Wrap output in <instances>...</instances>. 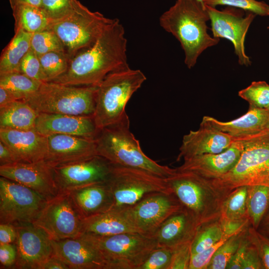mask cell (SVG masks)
I'll return each instance as SVG.
<instances>
[{
    "label": "cell",
    "mask_w": 269,
    "mask_h": 269,
    "mask_svg": "<svg viewBox=\"0 0 269 269\" xmlns=\"http://www.w3.org/2000/svg\"><path fill=\"white\" fill-rule=\"evenodd\" d=\"M125 29L115 18L90 47L70 59L67 71L51 81L73 86H98L110 73L129 68Z\"/></svg>",
    "instance_id": "obj_1"
},
{
    "label": "cell",
    "mask_w": 269,
    "mask_h": 269,
    "mask_svg": "<svg viewBox=\"0 0 269 269\" xmlns=\"http://www.w3.org/2000/svg\"><path fill=\"white\" fill-rule=\"evenodd\" d=\"M16 239L14 242L17 257L15 269H42L53 255L52 240L42 229L33 223L14 225Z\"/></svg>",
    "instance_id": "obj_16"
},
{
    "label": "cell",
    "mask_w": 269,
    "mask_h": 269,
    "mask_svg": "<svg viewBox=\"0 0 269 269\" xmlns=\"http://www.w3.org/2000/svg\"><path fill=\"white\" fill-rule=\"evenodd\" d=\"M244 224L240 219H225L221 227L224 237H231L237 234Z\"/></svg>",
    "instance_id": "obj_48"
},
{
    "label": "cell",
    "mask_w": 269,
    "mask_h": 269,
    "mask_svg": "<svg viewBox=\"0 0 269 269\" xmlns=\"http://www.w3.org/2000/svg\"><path fill=\"white\" fill-rule=\"evenodd\" d=\"M83 220L69 193L59 192L48 200L33 224L52 240H60L79 237Z\"/></svg>",
    "instance_id": "obj_11"
},
{
    "label": "cell",
    "mask_w": 269,
    "mask_h": 269,
    "mask_svg": "<svg viewBox=\"0 0 269 269\" xmlns=\"http://www.w3.org/2000/svg\"><path fill=\"white\" fill-rule=\"evenodd\" d=\"M268 229L269 230V221L268 222Z\"/></svg>",
    "instance_id": "obj_57"
},
{
    "label": "cell",
    "mask_w": 269,
    "mask_h": 269,
    "mask_svg": "<svg viewBox=\"0 0 269 269\" xmlns=\"http://www.w3.org/2000/svg\"><path fill=\"white\" fill-rule=\"evenodd\" d=\"M240 246V239L234 235L228 239L217 250L212 257L208 269H224Z\"/></svg>",
    "instance_id": "obj_39"
},
{
    "label": "cell",
    "mask_w": 269,
    "mask_h": 269,
    "mask_svg": "<svg viewBox=\"0 0 269 269\" xmlns=\"http://www.w3.org/2000/svg\"><path fill=\"white\" fill-rule=\"evenodd\" d=\"M39 58L46 82H51L63 74L70 60L65 52H50Z\"/></svg>",
    "instance_id": "obj_33"
},
{
    "label": "cell",
    "mask_w": 269,
    "mask_h": 269,
    "mask_svg": "<svg viewBox=\"0 0 269 269\" xmlns=\"http://www.w3.org/2000/svg\"><path fill=\"white\" fill-rule=\"evenodd\" d=\"M234 140L241 141L242 143L254 142H265L269 143V122L266 127L260 132L250 136L238 138Z\"/></svg>",
    "instance_id": "obj_50"
},
{
    "label": "cell",
    "mask_w": 269,
    "mask_h": 269,
    "mask_svg": "<svg viewBox=\"0 0 269 269\" xmlns=\"http://www.w3.org/2000/svg\"><path fill=\"white\" fill-rule=\"evenodd\" d=\"M17 162V161L9 148L0 140V165H6Z\"/></svg>",
    "instance_id": "obj_51"
},
{
    "label": "cell",
    "mask_w": 269,
    "mask_h": 269,
    "mask_svg": "<svg viewBox=\"0 0 269 269\" xmlns=\"http://www.w3.org/2000/svg\"><path fill=\"white\" fill-rule=\"evenodd\" d=\"M107 183L114 200L113 208L132 206L150 193H172L165 178L142 169L117 165L112 164Z\"/></svg>",
    "instance_id": "obj_9"
},
{
    "label": "cell",
    "mask_w": 269,
    "mask_h": 269,
    "mask_svg": "<svg viewBox=\"0 0 269 269\" xmlns=\"http://www.w3.org/2000/svg\"><path fill=\"white\" fill-rule=\"evenodd\" d=\"M130 126L127 116L99 130L95 137L98 155L112 164L142 169L164 178L172 175L176 169L159 164L145 154Z\"/></svg>",
    "instance_id": "obj_3"
},
{
    "label": "cell",
    "mask_w": 269,
    "mask_h": 269,
    "mask_svg": "<svg viewBox=\"0 0 269 269\" xmlns=\"http://www.w3.org/2000/svg\"><path fill=\"white\" fill-rule=\"evenodd\" d=\"M115 19L92 11L80 2L69 15L50 21L47 29L58 36L71 59L92 45Z\"/></svg>",
    "instance_id": "obj_6"
},
{
    "label": "cell",
    "mask_w": 269,
    "mask_h": 269,
    "mask_svg": "<svg viewBox=\"0 0 269 269\" xmlns=\"http://www.w3.org/2000/svg\"><path fill=\"white\" fill-rule=\"evenodd\" d=\"M11 9L14 19V32L22 30L33 34L47 29L49 20L40 7L18 3Z\"/></svg>",
    "instance_id": "obj_30"
},
{
    "label": "cell",
    "mask_w": 269,
    "mask_h": 269,
    "mask_svg": "<svg viewBox=\"0 0 269 269\" xmlns=\"http://www.w3.org/2000/svg\"><path fill=\"white\" fill-rule=\"evenodd\" d=\"M35 129L46 136L63 134L93 138L99 131L93 116L52 113L38 114Z\"/></svg>",
    "instance_id": "obj_22"
},
{
    "label": "cell",
    "mask_w": 269,
    "mask_h": 269,
    "mask_svg": "<svg viewBox=\"0 0 269 269\" xmlns=\"http://www.w3.org/2000/svg\"><path fill=\"white\" fill-rule=\"evenodd\" d=\"M44 161L51 167L84 160L97 155L95 138L63 134L47 136Z\"/></svg>",
    "instance_id": "obj_18"
},
{
    "label": "cell",
    "mask_w": 269,
    "mask_h": 269,
    "mask_svg": "<svg viewBox=\"0 0 269 269\" xmlns=\"http://www.w3.org/2000/svg\"><path fill=\"white\" fill-rule=\"evenodd\" d=\"M30 49L39 57L52 51L65 52L59 38L52 30L48 29L32 34Z\"/></svg>",
    "instance_id": "obj_34"
},
{
    "label": "cell",
    "mask_w": 269,
    "mask_h": 269,
    "mask_svg": "<svg viewBox=\"0 0 269 269\" xmlns=\"http://www.w3.org/2000/svg\"><path fill=\"white\" fill-rule=\"evenodd\" d=\"M16 257L17 251L14 243L0 244L1 268H14Z\"/></svg>",
    "instance_id": "obj_45"
},
{
    "label": "cell",
    "mask_w": 269,
    "mask_h": 269,
    "mask_svg": "<svg viewBox=\"0 0 269 269\" xmlns=\"http://www.w3.org/2000/svg\"><path fill=\"white\" fill-rule=\"evenodd\" d=\"M79 2L78 0H41L40 7L50 21L69 15Z\"/></svg>",
    "instance_id": "obj_40"
},
{
    "label": "cell",
    "mask_w": 269,
    "mask_h": 269,
    "mask_svg": "<svg viewBox=\"0 0 269 269\" xmlns=\"http://www.w3.org/2000/svg\"><path fill=\"white\" fill-rule=\"evenodd\" d=\"M235 142L229 134L210 127L200 125L196 131H190L183 137L177 160L205 154L218 153Z\"/></svg>",
    "instance_id": "obj_23"
},
{
    "label": "cell",
    "mask_w": 269,
    "mask_h": 269,
    "mask_svg": "<svg viewBox=\"0 0 269 269\" xmlns=\"http://www.w3.org/2000/svg\"><path fill=\"white\" fill-rule=\"evenodd\" d=\"M0 140L9 148L17 162L31 163L44 160L47 154V136L35 129L0 128Z\"/></svg>",
    "instance_id": "obj_21"
},
{
    "label": "cell",
    "mask_w": 269,
    "mask_h": 269,
    "mask_svg": "<svg viewBox=\"0 0 269 269\" xmlns=\"http://www.w3.org/2000/svg\"><path fill=\"white\" fill-rule=\"evenodd\" d=\"M112 164L105 158L92 157L52 167L54 179L59 192H69L89 185L106 182Z\"/></svg>",
    "instance_id": "obj_15"
},
{
    "label": "cell",
    "mask_w": 269,
    "mask_h": 269,
    "mask_svg": "<svg viewBox=\"0 0 269 269\" xmlns=\"http://www.w3.org/2000/svg\"><path fill=\"white\" fill-rule=\"evenodd\" d=\"M269 122V110L249 107L246 114L234 120L222 122L206 116L203 118L200 125L227 134L235 140L260 132Z\"/></svg>",
    "instance_id": "obj_24"
},
{
    "label": "cell",
    "mask_w": 269,
    "mask_h": 269,
    "mask_svg": "<svg viewBox=\"0 0 269 269\" xmlns=\"http://www.w3.org/2000/svg\"><path fill=\"white\" fill-rule=\"evenodd\" d=\"M267 28H268V29H269V25L267 27Z\"/></svg>",
    "instance_id": "obj_59"
},
{
    "label": "cell",
    "mask_w": 269,
    "mask_h": 269,
    "mask_svg": "<svg viewBox=\"0 0 269 269\" xmlns=\"http://www.w3.org/2000/svg\"><path fill=\"white\" fill-rule=\"evenodd\" d=\"M183 206L173 193H148L134 204L125 207L138 233L152 236L161 225Z\"/></svg>",
    "instance_id": "obj_14"
},
{
    "label": "cell",
    "mask_w": 269,
    "mask_h": 269,
    "mask_svg": "<svg viewBox=\"0 0 269 269\" xmlns=\"http://www.w3.org/2000/svg\"><path fill=\"white\" fill-rule=\"evenodd\" d=\"M97 86H73L43 82L39 89L23 100L38 114L94 116Z\"/></svg>",
    "instance_id": "obj_5"
},
{
    "label": "cell",
    "mask_w": 269,
    "mask_h": 269,
    "mask_svg": "<svg viewBox=\"0 0 269 269\" xmlns=\"http://www.w3.org/2000/svg\"><path fill=\"white\" fill-rule=\"evenodd\" d=\"M198 225L188 211L182 208L169 217L153 237L157 247L174 248L193 240Z\"/></svg>",
    "instance_id": "obj_25"
},
{
    "label": "cell",
    "mask_w": 269,
    "mask_h": 269,
    "mask_svg": "<svg viewBox=\"0 0 269 269\" xmlns=\"http://www.w3.org/2000/svg\"><path fill=\"white\" fill-rule=\"evenodd\" d=\"M211 22L212 36L225 38L233 45L238 63L248 67L252 64L245 48V40L249 28L257 15L250 11L228 6L220 10L205 5Z\"/></svg>",
    "instance_id": "obj_12"
},
{
    "label": "cell",
    "mask_w": 269,
    "mask_h": 269,
    "mask_svg": "<svg viewBox=\"0 0 269 269\" xmlns=\"http://www.w3.org/2000/svg\"><path fill=\"white\" fill-rule=\"evenodd\" d=\"M209 20L205 5L196 0H176L159 17L160 26L180 42L189 69L195 65L205 50L219 42V38L208 32Z\"/></svg>",
    "instance_id": "obj_2"
},
{
    "label": "cell",
    "mask_w": 269,
    "mask_h": 269,
    "mask_svg": "<svg viewBox=\"0 0 269 269\" xmlns=\"http://www.w3.org/2000/svg\"><path fill=\"white\" fill-rule=\"evenodd\" d=\"M262 268H263L262 263L257 250L254 249H247L242 269Z\"/></svg>",
    "instance_id": "obj_47"
},
{
    "label": "cell",
    "mask_w": 269,
    "mask_h": 269,
    "mask_svg": "<svg viewBox=\"0 0 269 269\" xmlns=\"http://www.w3.org/2000/svg\"><path fill=\"white\" fill-rule=\"evenodd\" d=\"M81 236L100 251L105 260L106 269H139L150 253L157 247L153 237L139 233L109 236Z\"/></svg>",
    "instance_id": "obj_7"
},
{
    "label": "cell",
    "mask_w": 269,
    "mask_h": 269,
    "mask_svg": "<svg viewBox=\"0 0 269 269\" xmlns=\"http://www.w3.org/2000/svg\"><path fill=\"white\" fill-rule=\"evenodd\" d=\"M224 237L221 225L218 224L211 225L200 232L196 231L191 243V256L208 249Z\"/></svg>",
    "instance_id": "obj_36"
},
{
    "label": "cell",
    "mask_w": 269,
    "mask_h": 269,
    "mask_svg": "<svg viewBox=\"0 0 269 269\" xmlns=\"http://www.w3.org/2000/svg\"><path fill=\"white\" fill-rule=\"evenodd\" d=\"M192 240L178 245L174 248L169 269H189L191 257V246Z\"/></svg>",
    "instance_id": "obj_43"
},
{
    "label": "cell",
    "mask_w": 269,
    "mask_h": 269,
    "mask_svg": "<svg viewBox=\"0 0 269 269\" xmlns=\"http://www.w3.org/2000/svg\"><path fill=\"white\" fill-rule=\"evenodd\" d=\"M247 195L248 186L235 189L224 205L223 213L226 219H240L243 217L246 212Z\"/></svg>",
    "instance_id": "obj_38"
},
{
    "label": "cell",
    "mask_w": 269,
    "mask_h": 269,
    "mask_svg": "<svg viewBox=\"0 0 269 269\" xmlns=\"http://www.w3.org/2000/svg\"><path fill=\"white\" fill-rule=\"evenodd\" d=\"M243 143L244 149L236 165L221 176L209 180L216 190H232L254 185L269 186V143Z\"/></svg>",
    "instance_id": "obj_8"
},
{
    "label": "cell",
    "mask_w": 269,
    "mask_h": 269,
    "mask_svg": "<svg viewBox=\"0 0 269 269\" xmlns=\"http://www.w3.org/2000/svg\"><path fill=\"white\" fill-rule=\"evenodd\" d=\"M174 248L157 247L148 255L139 269H169Z\"/></svg>",
    "instance_id": "obj_41"
},
{
    "label": "cell",
    "mask_w": 269,
    "mask_h": 269,
    "mask_svg": "<svg viewBox=\"0 0 269 269\" xmlns=\"http://www.w3.org/2000/svg\"><path fill=\"white\" fill-rule=\"evenodd\" d=\"M38 113L23 100H15L0 108V128L35 129Z\"/></svg>",
    "instance_id": "obj_28"
},
{
    "label": "cell",
    "mask_w": 269,
    "mask_h": 269,
    "mask_svg": "<svg viewBox=\"0 0 269 269\" xmlns=\"http://www.w3.org/2000/svg\"><path fill=\"white\" fill-rule=\"evenodd\" d=\"M15 100H18L13 94L7 89L0 87V108Z\"/></svg>",
    "instance_id": "obj_53"
},
{
    "label": "cell",
    "mask_w": 269,
    "mask_h": 269,
    "mask_svg": "<svg viewBox=\"0 0 269 269\" xmlns=\"http://www.w3.org/2000/svg\"><path fill=\"white\" fill-rule=\"evenodd\" d=\"M197 0V1H199V2H202V3H204L203 2V0Z\"/></svg>",
    "instance_id": "obj_56"
},
{
    "label": "cell",
    "mask_w": 269,
    "mask_h": 269,
    "mask_svg": "<svg viewBox=\"0 0 269 269\" xmlns=\"http://www.w3.org/2000/svg\"><path fill=\"white\" fill-rule=\"evenodd\" d=\"M69 193L83 219L106 212L114 206L107 182L89 185Z\"/></svg>",
    "instance_id": "obj_27"
},
{
    "label": "cell",
    "mask_w": 269,
    "mask_h": 269,
    "mask_svg": "<svg viewBox=\"0 0 269 269\" xmlns=\"http://www.w3.org/2000/svg\"><path fill=\"white\" fill-rule=\"evenodd\" d=\"M269 205V186L254 185L248 186L247 206L254 226H259Z\"/></svg>",
    "instance_id": "obj_32"
},
{
    "label": "cell",
    "mask_w": 269,
    "mask_h": 269,
    "mask_svg": "<svg viewBox=\"0 0 269 269\" xmlns=\"http://www.w3.org/2000/svg\"><path fill=\"white\" fill-rule=\"evenodd\" d=\"M48 200L26 186L0 176V223L14 226L33 223Z\"/></svg>",
    "instance_id": "obj_10"
},
{
    "label": "cell",
    "mask_w": 269,
    "mask_h": 269,
    "mask_svg": "<svg viewBox=\"0 0 269 269\" xmlns=\"http://www.w3.org/2000/svg\"><path fill=\"white\" fill-rule=\"evenodd\" d=\"M52 245L53 255L70 269H106L105 260L100 251L82 236L52 240Z\"/></svg>",
    "instance_id": "obj_19"
},
{
    "label": "cell",
    "mask_w": 269,
    "mask_h": 269,
    "mask_svg": "<svg viewBox=\"0 0 269 269\" xmlns=\"http://www.w3.org/2000/svg\"><path fill=\"white\" fill-rule=\"evenodd\" d=\"M146 80L139 69L130 67L108 74L97 86L93 116L98 130L117 124L128 116L126 105Z\"/></svg>",
    "instance_id": "obj_4"
},
{
    "label": "cell",
    "mask_w": 269,
    "mask_h": 269,
    "mask_svg": "<svg viewBox=\"0 0 269 269\" xmlns=\"http://www.w3.org/2000/svg\"><path fill=\"white\" fill-rule=\"evenodd\" d=\"M175 171L165 180L183 208L193 217L198 226L211 209L214 188L208 180L188 171Z\"/></svg>",
    "instance_id": "obj_13"
},
{
    "label": "cell",
    "mask_w": 269,
    "mask_h": 269,
    "mask_svg": "<svg viewBox=\"0 0 269 269\" xmlns=\"http://www.w3.org/2000/svg\"><path fill=\"white\" fill-rule=\"evenodd\" d=\"M205 5L216 7L226 5L250 11L257 15L269 16V5L262 1L257 0H203Z\"/></svg>",
    "instance_id": "obj_37"
},
{
    "label": "cell",
    "mask_w": 269,
    "mask_h": 269,
    "mask_svg": "<svg viewBox=\"0 0 269 269\" xmlns=\"http://www.w3.org/2000/svg\"><path fill=\"white\" fill-rule=\"evenodd\" d=\"M16 236V230L14 225L0 224V244L14 243Z\"/></svg>",
    "instance_id": "obj_46"
},
{
    "label": "cell",
    "mask_w": 269,
    "mask_h": 269,
    "mask_svg": "<svg viewBox=\"0 0 269 269\" xmlns=\"http://www.w3.org/2000/svg\"><path fill=\"white\" fill-rule=\"evenodd\" d=\"M20 71L33 79L46 82L39 58L31 49L22 59Z\"/></svg>",
    "instance_id": "obj_42"
},
{
    "label": "cell",
    "mask_w": 269,
    "mask_h": 269,
    "mask_svg": "<svg viewBox=\"0 0 269 269\" xmlns=\"http://www.w3.org/2000/svg\"><path fill=\"white\" fill-rule=\"evenodd\" d=\"M266 109L269 110V105L268 106V107Z\"/></svg>",
    "instance_id": "obj_58"
},
{
    "label": "cell",
    "mask_w": 269,
    "mask_h": 269,
    "mask_svg": "<svg viewBox=\"0 0 269 269\" xmlns=\"http://www.w3.org/2000/svg\"><path fill=\"white\" fill-rule=\"evenodd\" d=\"M69 269L68 266L58 258L52 255L44 264L42 269Z\"/></svg>",
    "instance_id": "obj_52"
},
{
    "label": "cell",
    "mask_w": 269,
    "mask_h": 269,
    "mask_svg": "<svg viewBox=\"0 0 269 269\" xmlns=\"http://www.w3.org/2000/svg\"><path fill=\"white\" fill-rule=\"evenodd\" d=\"M246 251L247 247L245 245L240 246L230 259L226 269H242Z\"/></svg>",
    "instance_id": "obj_49"
},
{
    "label": "cell",
    "mask_w": 269,
    "mask_h": 269,
    "mask_svg": "<svg viewBox=\"0 0 269 269\" xmlns=\"http://www.w3.org/2000/svg\"><path fill=\"white\" fill-rule=\"evenodd\" d=\"M126 233H138L130 221L125 207L111 209L83 219L82 235L109 236Z\"/></svg>",
    "instance_id": "obj_26"
},
{
    "label": "cell",
    "mask_w": 269,
    "mask_h": 269,
    "mask_svg": "<svg viewBox=\"0 0 269 269\" xmlns=\"http://www.w3.org/2000/svg\"><path fill=\"white\" fill-rule=\"evenodd\" d=\"M229 238L225 237L208 249L191 256L189 269H207L217 250Z\"/></svg>",
    "instance_id": "obj_44"
},
{
    "label": "cell",
    "mask_w": 269,
    "mask_h": 269,
    "mask_svg": "<svg viewBox=\"0 0 269 269\" xmlns=\"http://www.w3.org/2000/svg\"><path fill=\"white\" fill-rule=\"evenodd\" d=\"M244 147L242 142L235 141L222 152L205 154L184 159L183 164L176 169L192 172L206 179H214L226 174L236 165Z\"/></svg>",
    "instance_id": "obj_20"
},
{
    "label": "cell",
    "mask_w": 269,
    "mask_h": 269,
    "mask_svg": "<svg viewBox=\"0 0 269 269\" xmlns=\"http://www.w3.org/2000/svg\"><path fill=\"white\" fill-rule=\"evenodd\" d=\"M11 8L18 3H28L40 7L41 0H8Z\"/></svg>",
    "instance_id": "obj_55"
},
{
    "label": "cell",
    "mask_w": 269,
    "mask_h": 269,
    "mask_svg": "<svg viewBox=\"0 0 269 269\" xmlns=\"http://www.w3.org/2000/svg\"><path fill=\"white\" fill-rule=\"evenodd\" d=\"M1 52L0 57V74L20 72L21 62L30 49L32 33L19 30Z\"/></svg>",
    "instance_id": "obj_29"
},
{
    "label": "cell",
    "mask_w": 269,
    "mask_h": 269,
    "mask_svg": "<svg viewBox=\"0 0 269 269\" xmlns=\"http://www.w3.org/2000/svg\"><path fill=\"white\" fill-rule=\"evenodd\" d=\"M260 249L264 265L266 269H269V241L262 239Z\"/></svg>",
    "instance_id": "obj_54"
},
{
    "label": "cell",
    "mask_w": 269,
    "mask_h": 269,
    "mask_svg": "<svg viewBox=\"0 0 269 269\" xmlns=\"http://www.w3.org/2000/svg\"><path fill=\"white\" fill-rule=\"evenodd\" d=\"M42 83L21 72L0 74V87L11 92L17 100H24L32 95L39 89Z\"/></svg>",
    "instance_id": "obj_31"
},
{
    "label": "cell",
    "mask_w": 269,
    "mask_h": 269,
    "mask_svg": "<svg viewBox=\"0 0 269 269\" xmlns=\"http://www.w3.org/2000/svg\"><path fill=\"white\" fill-rule=\"evenodd\" d=\"M251 108H267L269 105V84L265 81H253L238 92Z\"/></svg>",
    "instance_id": "obj_35"
},
{
    "label": "cell",
    "mask_w": 269,
    "mask_h": 269,
    "mask_svg": "<svg viewBox=\"0 0 269 269\" xmlns=\"http://www.w3.org/2000/svg\"><path fill=\"white\" fill-rule=\"evenodd\" d=\"M0 175L34 190L48 200L59 193L52 167L44 160L0 165Z\"/></svg>",
    "instance_id": "obj_17"
}]
</instances>
